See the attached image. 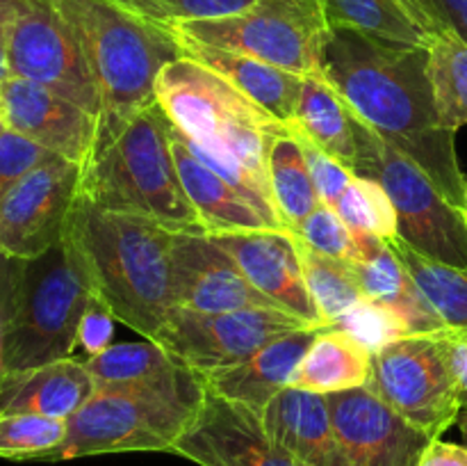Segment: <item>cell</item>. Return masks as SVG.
I'll list each match as a JSON object with an SVG mask.
<instances>
[{"mask_svg": "<svg viewBox=\"0 0 467 466\" xmlns=\"http://www.w3.org/2000/svg\"><path fill=\"white\" fill-rule=\"evenodd\" d=\"M319 76L379 137L413 160L451 204L463 208L467 178L456 158V131H450L438 114L429 48L331 27Z\"/></svg>", "mask_w": 467, "mask_h": 466, "instance_id": "6da1fadb", "label": "cell"}, {"mask_svg": "<svg viewBox=\"0 0 467 466\" xmlns=\"http://www.w3.org/2000/svg\"><path fill=\"white\" fill-rule=\"evenodd\" d=\"M171 238L150 219L109 213L78 195L62 245L91 297L141 338H155L176 306Z\"/></svg>", "mask_w": 467, "mask_h": 466, "instance_id": "7a4b0ae2", "label": "cell"}, {"mask_svg": "<svg viewBox=\"0 0 467 466\" xmlns=\"http://www.w3.org/2000/svg\"><path fill=\"white\" fill-rule=\"evenodd\" d=\"M76 37L99 90V137L94 149L112 142L155 101L158 76L182 58L171 30L128 12L114 0H50ZM94 154V151H91Z\"/></svg>", "mask_w": 467, "mask_h": 466, "instance_id": "3957f363", "label": "cell"}, {"mask_svg": "<svg viewBox=\"0 0 467 466\" xmlns=\"http://www.w3.org/2000/svg\"><path fill=\"white\" fill-rule=\"evenodd\" d=\"M78 195L109 213L150 219L173 233H205L182 190L171 122L158 103L130 119L112 142L94 149L82 167Z\"/></svg>", "mask_w": 467, "mask_h": 466, "instance_id": "277c9868", "label": "cell"}, {"mask_svg": "<svg viewBox=\"0 0 467 466\" xmlns=\"http://www.w3.org/2000/svg\"><path fill=\"white\" fill-rule=\"evenodd\" d=\"M205 387L185 365L158 379L96 387L67 420V439L44 461L112 452H173L194 420Z\"/></svg>", "mask_w": 467, "mask_h": 466, "instance_id": "5b68a950", "label": "cell"}, {"mask_svg": "<svg viewBox=\"0 0 467 466\" xmlns=\"http://www.w3.org/2000/svg\"><path fill=\"white\" fill-rule=\"evenodd\" d=\"M155 101L171 126L201 151L244 164L269 181L265 140L283 123L222 76L182 55L160 71Z\"/></svg>", "mask_w": 467, "mask_h": 466, "instance_id": "8992f818", "label": "cell"}, {"mask_svg": "<svg viewBox=\"0 0 467 466\" xmlns=\"http://www.w3.org/2000/svg\"><path fill=\"white\" fill-rule=\"evenodd\" d=\"M89 300V288L62 242L26 260L16 306L3 332L0 368L21 370L73 359Z\"/></svg>", "mask_w": 467, "mask_h": 466, "instance_id": "52a82bcc", "label": "cell"}, {"mask_svg": "<svg viewBox=\"0 0 467 466\" xmlns=\"http://www.w3.org/2000/svg\"><path fill=\"white\" fill-rule=\"evenodd\" d=\"M351 110V108H349ZM358 160L356 176L381 183L400 219V238L420 254L467 268V215L401 151L379 137L351 110Z\"/></svg>", "mask_w": 467, "mask_h": 466, "instance_id": "ba28073f", "label": "cell"}, {"mask_svg": "<svg viewBox=\"0 0 467 466\" xmlns=\"http://www.w3.org/2000/svg\"><path fill=\"white\" fill-rule=\"evenodd\" d=\"M164 27L185 39L235 50L304 78L319 73L331 32L322 0H254L233 16Z\"/></svg>", "mask_w": 467, "mask_h": 466, "instance_id": "9c48e42d", "label": "cell"}, {"mask_svg": "<svg viewBox=\"0 0 467 466\" xmlns=\"http://www.w3.org/2000/svg\"><path fill=\"white\" fill-rule=\"evenodd\" d=\"M365 387L415 428L441 439L461 414L447 329L400 338L372 355V375Z\"/></svg>", "mask_w": 467, "mask_h": 466, "instance_id": "30bf717a", "label": "cell"}, {"mask_svg": "<svg viewBox=\"0 0 467 466\" xmlns=\"http://www.w3.org/2000/svg\"><path fill=\"white\" fill-rule=\"evenodd\" d=\"M304 327L310 324L278 309L205 313L173 306L153 341L194 375H208L240 364L281 334Z\"/></svg>", "mask_w": 467, "mask_h": 466, "instance_id": "8fae6325", "label": "cell"}, {"mask_svg": "<svg viewBox=\"0 0 467 466\" xmlns=\"http://www.w3.org/2000/svg\"><path fill=\"white\" fill-rule=\"evenodd\" d=\"M12 76L36 82L99 117L100 99L76 37L50 0H18L7 32Z\"/></svg>", "mask_w": 467, "mask_h": 466, "instance_id": "7c38bea8", "label": "cell"}, {"mask_svg": "<svg viewBox=\"0 0 467 466\" xmlns=\"http://www.w3.org/2000/svg\"><path fill=\"white\" fill-rule=\"evenodd\" d=\"M82 167L53 155L26 174L0 201V251L30 260L57 247L80 192Z\"/></svg>", "mask_w": 467, "mask_h": 466, "instance_id": "4fadbf2b", "label": "cell"}, {"mask_svg": "<svg viewBox=\"0 0 467 466\" xmlns=\"http://www.w3.org/2000/svg\"><path fill=\"white\" fill-rule=\"evenodd\" d=\"M327 400L345 466H418L433 441L368 387L328 393Z\"/></svg>", "mask_w": 467, "mask_h": 466, "instance_id": "5bb4252c", "label": "cell"}, {"mask_svg": "<svg viewBox=\"0 0 467 466\" xmlns=\"http://www.w3.org/2000/svg\"><path fill=\"white\" fill-rule=\"evenodd\" d=\"M173 455L199 466H308L269 439L260 414L210 391Z\"/></svg>", "mask_w": 467, "mask_h": 466, "instance_id": "9a60e30c", "label": "cell"}, {"mask_svg": "<svg viewBox=\"0 0 467 466\" xmlns=\"http://www.w3.org/2000/svg\"><path fill=\"white\" fill-rule=\"evenodd\" d=\"M0 114L9 131L85 167L99 137V117L23 78L0 82Z\"/></svg>", "mask_w": 467, "mask_h": 466, "instance_id": "2e32d148", "label": "cell"}, {"mask_svg": "<svg viewBox=\"0 0 467 466\" xmlns=\"http://www.w3.org/2000/svg\"><path fill=\"white\" fill-rule=\"evenodd\" d=\"M171 286L176 306L205 313L276 309L205 233H173ZM281 311V309H278Z\"/></svg>", "mask_w": 467, "mask_h": 466, "instance_id": "e0dca14e", "label": "cell"}, {"mask_svg": "<svg viewBox=\"0 0 467 466\" xmlns=\"http://www.w3.org/2000/svg\"><path fill=\"white\" fill-rule=\"evenodd\" d=\"M276 309L296 315L310 327H327L306 286L299 249L290 231H244L210 236Z\"/></svg>", "mask_w": 467, "mask_h": 466, "instance_id": "ac0fdd59", "label": "cell"}, {"mask_svg": "<svg viewBox=\"0 0 467 466\" xmlns=\"http://www.w3.org/2000/svg\"><path fill=\"white\" fill-rule=\"evenodd\" d=\"M319 329L304 327L281 334L240 364L199 375L201 382H203L205 391L246 407L255 414H263L272 397L290 387L292 373L296 370L301 356L306 355Z\"/></svg>", "mask_w": 467, "mask_h": 466, "instance_id": "d6986e66", "label": "cell"}, {"mask_svg": "<svg viewBox=\"0 0 467 466\" xmlns=\"http://www.w3.org/2000/svg\"><path fill=\"white\" fill-rule=\"evenodd\" d=\"M274 443L308 466H345L327 396L285 387L260 414Z\"/></svg>", "mask_w": 467, "mask_h": 466, "instance_id": "ffe728a7", "label": "cell"}, {"mask_svg": "<svg viewBox=\"0 0 467 466\" xmlns=\"http://www.w3.org/2000/svg\"><path fill=\"white\" fill-rule=\"evenodd\" d=\"M96 391L80 356L35 368H0V416L39 414L71 418Z\"/></svg>", "mask_w": 467, "mask_h": 466, "instance_id": "44dd1931", "label": "cell"}, {"mask_svg": "<svg viewBox=\"0 0 467 466\" xmlns=\"http://www.w3.org/2000/svg\"><path fill=\"white\" fill-rule=\"evenodd\" d=\"M354 238L358 256L349 263L358 279L363 297L383 302L395 309L406 320L413 336L445 332V323L415 286L413 277L395 254L390 242L369 233H354Z\"/></svg>", "mask_w": 467, "mask_h": 466, "instance_id": "7402d4cb", "label": "cell"}, {"mask_svg": "<svg viewBox=\"0 0 467 466\" xmlns=\"http://www.w3.org/2000/svg\"><path fill=\"white\" fill-rule=\"evenodd\" d=\"M173 37L178 39L181 53L185 58H192L203 64V67H208L210 71L222 76L228 85L235 87L240 94L254 101L258 108L272 114L278 123L290 126L296 112V103H299L304 76H296V73L274 67V64L263 62V59L235 53V50L205 46L199 44V41L185 39L181 35Z\"/></svg>", "mask_w": 467, "mask_h": 466, "instance_id": "603a6c76", "label": "cell"}, {"mask_svg": "<svg viewBox=\"0 0 467 466\" xmlns=\"http://www.w3.org/2000/svg\"><path fill=\"white\" fill-rule=\"evenodd\" d=\"M171 149L176 160L178 176H181L182 190L190 199L192 208L199 215L208 236H223V233H244L263 231L274 227L240 190L231 185L226 178L219 176L214 169L201 163L194 154L178 137L176 128L171 126Z\"/></svg>", "mask_w": 467, "mask_h": 466, "instance_id": "cb8c5ba5", "label": "cell"}, {"mask_svg": "<svg viewBox=\"0 0 467 466\" xmlns=\"http://www.w3.org/2000/svg\"><path fill=\"white\" fill-rule=\"evenodd\" d=\"M369 375L372 352L345 329L324 327L301 356L290 387L328 396L365 387Z\"/></svg>", "mask_w": 467, "mask_h": 466, "instance_id": "d4e9b609", "label": "cell"}, {"mask_svg": "<svg viewBox=\"0 0 467 466\" xmlns=\"http://www.w3.org/2000/svg\"><path fill=\"white\" fill-rule=\"evenodd\" d=\"M287 128L299 131L354 172L358 144L351 123V110L319 73L304 78L295 119Z\"/></svg>", "mask_w": 467, "mask_h": 466, "instance_id": "484cf974", "label": "cell"}, {"mask_svg": "<svg viewBox=\"0 0 467 466\" xmlns=\"http://www.w3.org/2000/svg\"><path fill=\"white\" fill-rule=\"evenodd\" d=\"M265 164H267L274 204L281 215V222L292 233L322 201L310 178L304 151L285 126L272 131L265 140Z\"/></svg>", "mask_w": 467, "mask_h": 466, "instance_id": "4316f807", "label": "cell"}, {"mask_svg": "<svg viewBox=\"0 0 467 466\" xmlns=\"http://www.w3.org/2000/svg\"><path fill=\"white\" fill-rule=\"evenodd\" d=\"M331 27H349L379 41L429 48L433 37L400 0H322Z\"/></svg>", "mask_w": 467, "mask_h": 466, "instance_id": "83f0119b", "label": "cell"}, {"mask_svg": "<svg viewBox=\"0 0 467 466\" xmlns=\"http://www.w3.org/2000/svg\"><path fill=\"white\" fill-rule=\"evenodd\" d=\"M404 268L447 329L467 334V268L441 263L420 254L401 238L390 240Z\"/></svg>", "mask_w": 467, "mask_h": 466, "instance_id": "f1b7e54d", "label": "cell"}, {"mask_svg": "<svg viewBox=\"0 0 467 466\" xmlns=\"http://www.w3.org/2000/svg\"><path fill=\"white\" fill-rule=\"evenodd\" d=\"M295 240L296 249H299L301 270H304V279L310 291V297H313L324 324L333 327L351 306H356L363 300L358 279H356L349 260L333 259V256L322 254V251L313 249V247L306 245L296 236Z\"/></svg>", "mask_w": 467, "mask_h": 466, "instance_id": "f546056e", "label": "cell"}, {"mask_svg": "<svg viewBox=\"0 0 467 466\" xmlns=\"http://www.w3.org/2000/svg\"><path fill=\"white\" fill-rule=\"evenodd\" d=\"M429 76L438 114L450 131L467 123V44L447 30L429 46Z\"/></svg>", "mask_w": 467, "mask_h": 466, "instance_id": "4dcf8cb0", "label": "cell"}, {"mask_svg": "<svg viewBox=\"0 0 467 466\" xmlns=\"http://www.w3.org/2000/svg\"><path fill=\"white\" fill-rule=\"evenodd\" d=\"M82 361L94 377L96 387L146 382V379L164 377V375H171L182 368L153 338H141L137 343H117V345L105 347L103 352Z\"/></svg>", "mask_w": 467, "mask_h": 466, "instance_id": "1f68e13d", "label": "cell"}, {"mask_svg": "<svg viewBox=\"0 0 467 466\" xmlns=\"http://www.w3.org/2000/svg\"><path fill=\"white\" fill-rule=\"evenodd\" d=\"M333 208L351 233H369L388 242L400 238V219L392 199L381 183L372 178L354 176Z\"/></svg>", "mask_w": 467, "mask_h": 466, "instance_id": "d6a6232c", "label": "cell"}, {"mask_svg": "<svg viewBox=\"0 0 467 466\" xmlns=\"http://www.w3.org/2000/svg\"><path fill=\"white\" fill-rule=\"evenodd\" d=\"M67 418L39 414L0 416V457L12 461H44L67 439Z\"/></svg>", "mask_w": 467, "mask_h": 466, "instance_id": "836d02e7", "label": "cell"}, {"mask_svg": "<svg viewBox=\"0 0 467 466\" xmlns=\"http://www.w3.org/2000/svg\"><path fill=\"white\" fill-rule=\"evenodd\" d=\"M333 327L349 332L351 336L358 338L372 355L381 352L383 347L392 345V343L400 341V338L413 336V334H410V327L406 324V320L401 318L395 309H390V306L383 304V302L368 300V297H363L358 304L351 306Z\"/></svg>", "mask_w": 467, "mask_h": 466, "instance_id": "e575fe53", "label": "cell"}, {"mask_svg": "<svg viewBox=\"0 0 467 466\" xmlns=\"http://www.w3.org/2000/svg\"><path fill=\"white\" fill-rule=\"evenodd\" d=\"M137 16L158 26L233 16L249 7L254 0H114Z\"/></svg>", "mask_w": 467, "mask_h": 466, "instance_id": "d590c367", "label": "cell"}, {"mask_svg": "<svg viewBox=\"0 0 467 466\" xmlns=\"http://www.w3.org/2000/svg\"><path fill=\"white\" fill-rule=\"evenodd\" d=\"M299 240L310 245L313 249L322 251V254L333 256V259L354 260L358 256L356 251V238L351 228L342 222L337 210L328 204H317L313 213L295 228Z\"/></svg>", "mask_w": 467, "mask_h": 466, "instance_id": "8d00e7d4", "label": "cell"}, {"mask_svg": "<svg viewBox=\"0 0 467 466\" xmlns=\"http://www.w3.org/2000/svg\"><path fill=\"white\" fill-rule=\"evenodd\" d=\"M287 131H292V135L299 142L301 151H304L306 164H308L310 178H313V185L317 190L319 201H324L328 206H336L342 192L347 190V185L354 181L356 174L349 167H345L340 160L333 158L331 154H327L322 146H317L313 140L301 135L299 131H295V128H287Z\"/></svg>", "mask_w": 467, "mask_h": 466, "instance_id": "74e56055", "label": "cell"}, {"mask_svg": "<svg viewBox=\"0 0 467 466\" xmlns=\"http://www.w3.org/2000/svg\"><path fill=\"white\" fill-rule=\"evenodd\" d=\"M53 155L55 154L46 151L44 146L35 144L7 128L5 135L0 137V201L30 169L46 163Z\"/></svg>", "mask_w": 467, "mask_h": 466, "instance_id": "f35d334b", "label": "cell"}, {"mask_svg": "<svg viewBox=\"0 0 467 466\" xmlns=\"http://www.w3.org/2000/svg\"><path fill=\"white\" fill-rule=\"evenodd\" d=\"M114 320L117 318L109 313L108 306L91 297L85 313H82L80 327H78V345H82V350H85V356H80V359L99 355L105 347H109L114 336Z\"/></svg>", "mask_w": 467, "mask_h": 466, "instance_id": "ab89813d", "label": "cell"}, {"mask_svg": "<svg viewBox=\"0 0 467 466\" xmlns=\"http://www.w3.org/2000/svg\"><path fill=\"white\" fill-rule=\"evenodd\" d=\"M23 272H26V260L14 259V256L0 251V311L5 315V324L9 323L14 306H16Z\"/></svg>", "mask_w": 467, "mask_h": 466, "instance_id": "60d3db41", "label": "cell"}, {"mask_svg": "<svg viewBox=\"0 0 467 466\" xmlns=\"http://www.w3.org/2000/svg\"><path fill=\"white\" fill-rule=\"evenodd\" d=\"M447 350H450L451 373L456 379V396L463 409L467 407V334L447 329Z\"/></svg>", "mask_w": 467, "mask_h": 466, "instance_id": "b9f144b4", "label": "cell"}, {"mask_svg": "<svg viewBox=\"0 0 467 466\" xmlns=\"http://www.w3.org/2000/svg\"><path fill=\"white\" fill-rule=\"evenodd\" d=\"M418 466H467V450L459 443L433 439L420 457Z\"/></svg>", "mask_w": 467, "mask_h": 466, "instance_id": "7bdbcfd3", "label": "cell"}, {"mask_svg": "<svg viewBox=\"0 0 467 466\" xmlns=\"http://www.w3.org/2000/svg\"><path fill=\"white\" fill-rule=\"evenodd\" d=\"M400 3L404 5L406 12L427 30L429 37H438L442 35V32L450 30L445 18H442L441 9H438L436 0H400Z\"/></svg>", "mask_w": 467, "mask_h": 466, "instance_id": "ee69618b", "label": "cell"}, {"mask_svg": "<svg viewBox=\"0 0 467 466\" xmlns=\"http://www.w3.org/2000/svg\"><path fill=\"white\" fill-rule=\"evenodd\" d=\"M447 27L467 44V0H436Z\"/></svg>", "mask_w": 467, "mask_h": 466, "instance_id": "f6af8a7d", "label": "cell"}, {"mask_svg": "<svg viewBox=\"0 0 467 466\" xmlns=\"http://www.w3.org/2000/svg\"><path fill=\"white\" fill-rule=\"evenodd\" d=\"M18 0H0V37L7 39L9 26H12L14 16H16Z\"/></svg>", "mask_w": 467, "mask_h": 466, "instance_id": "bcb514c9", "label": "cell"}, {"mask_svg": "<svg viewBox=\"0 0 467 466\" xmlns=\"http://www.w3.org/2000/svg\"><path fill=\"white\" fill-rule=\"evenodd\" d=\"M7 78H12V71H9V59H7V39L0 37V82H5Z\"/></svg>", "mask_w": 467, "mask_h": 466, "instance_id": "7dc6e473", "label": "cell"}, {"mask_svg": "<svg viewBox=\"0 0 467 466\" xmlns=\"http://www.w3.org/2000/svg\"><path fill=\"white\" fill-rule=\"evenodd\" d=\"M456 423H459L461 437H463V446H465V450H467V407H463V409H461L459 420H456Z\"/></svg>", "mask_w": 467, "mask_h": 466, "instance_id": "c3c4849f", "label": "cell"}, {"mask_svg": "<svg viewBox=\"0 0 467 466\" xmlns=\"http://www.w3.org/2000/svg\"><path fill=\"white\" fill-rule=\"evenodd\" d=\"M3 332H5V315L0 311V355H3Z\"/></svg>", "mask_w": 467, "mask_h": 466, "instance_id": "681fc988", "label": "cell"}, {"mask_svg": "<svg viewBox=\"0 0 467 466\" xmlns=\"http://www.w3.org/2000/svg\"><path fill=\"white\" fill-rule=\"evenodd\" d=\"M5 131H7V123H5V117L0 114V137L5 135Z\"/></svg>", "mask_w": 467, "mask_h": 466, "instance_id": "f907efd6", "label": "cell"}, {"mask_svg": "<svg viewBox=\"0 0 467 466\" xmlns=\"http://www.w3.org/2000/svg\"><path fill=\"white\" fill-rule=\"evenodd\" d=\"M463 210H465V215H467V181H465V206H463Z\"/></svg>", "mask_w": 467, "mask_h": 466, "instance_id": "816d5d0a", "label": "cell"}]
</instances>
